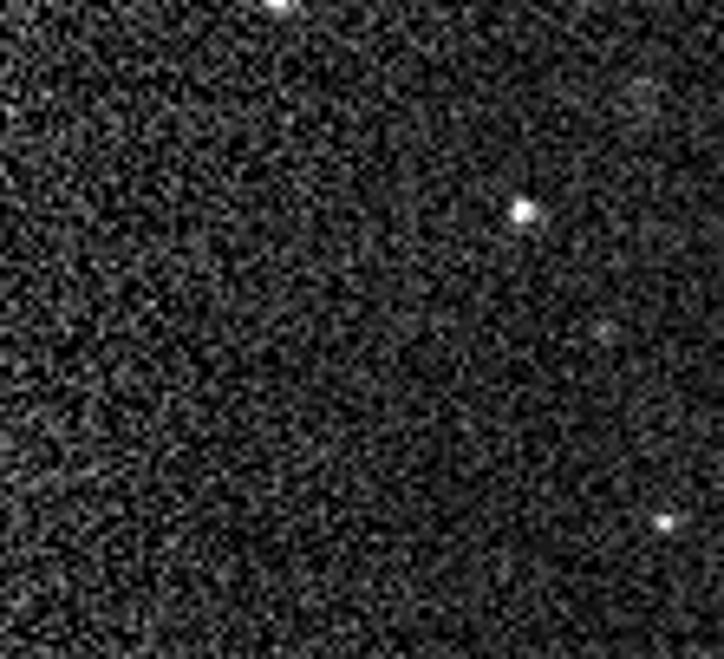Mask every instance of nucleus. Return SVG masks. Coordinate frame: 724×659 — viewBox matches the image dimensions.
Segmentation results:
<instances>
[{
    "mask_svg": "<svg viewBox=\"0 0 724 659\" xmlns=\"http://www.w3.org/2000/svg\"><path fill=\"white\" fill-rule=\"evenodd\" d=\"M268 7H294V0H268Z\"/></svg>",
    "mask_w": 724,
    "mask_h": 659,
    "instance_id": "obj_1",
    "label": "nucleus"
}]
</instances>
